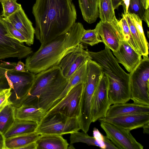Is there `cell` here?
Instances as JSON below:
<instances>
[{"instance_id": "obj_23", "label": "cell", "mask_w": 149, "mask_h": 149, "mask_svg": "<svg viewBox=\"0 0 149 149\" xmlns=\"http://www.w3.org/2000/svg\"><path fill=\"white\" fill-rule=\"evenodd\" d=\"M87 61L81 65L72 75L67 86L54 103L57 104L67 95L74 86L81 83H84L86 79Z\"/></svg>"}, {"instance_id": "obj_44", "label": "cell", "mask_w": 149, "mask_h": 149, "mask_svg": "<svg viewBox=\"0 0 149 149\" xmlns=\"http://www.w3.org/2000/svg\"><path fill=\"white\" fill-rule=\"evenodd\" d=\"M4 0H0V2H1L2 1H4Z\"/></svg>"}, {"instance_id": "obj_17", "label": "cell", "mask_w": 149, "mask_h": 149, "mask_svg": "<svg viewBox=\"0 0 149 149\" xmlns=\"http://www.w3.org/2000/svg\"><path fill=\"white\" fill-rule=\"evenodd\" d=\"M149 113V106L133 103H123L111 105L106 117H113L132 114Z\"/></svg>"}, {"instance_id": "obj_16", "label": "cell", "mask_w": 149, "mask_h": 149, "mask_svg": "<svg viewBox=\"0 0 149 149\" xmlns=\"http://www.w3.org/2000/svg\"><path fill=\"white\" fill-rule=\"evenodd\" d=\"M118 63L129 72H132L140 62L142 55L123 40L116 52H113Z\"/></svg>"}, {"instance_id": "obj_10", "label": "cell", "mask_w": 149, "mask_h": 149, "mask_svg": "<svg viewBox=\"0 0 149 149\" xmlns=\"http://www.w3.org/2000/svg\"><path fill=\"white\" fill-rule=\"evenodd\" d=\"M99 121L106 136L118 149H143V146L136 140L130 131L107 122Z\"/></svg>"}, {"instance_id": "obj_26", "label": "cell", "mask_w": 149, "mask_h": 149, "mask_svg": "<svg viewBox=\"0 0 149 149\" xmlns=\"http://www.w3.org/2000/svg\"><path fill=\"white\" fill-rule=\"evenodd\" d=\"M16 108L13 104H10L7 105L0 112V131L3 134L15 120Z\"/></svg>"}, {"instance_id": "obj_41", "label": "cell", "mask_w": 149, "mask_h": 149, "mask_svg": "<svg viewBox=\"0 0 149 149\" xmlns=\"http://www.w3.org/2000/svg\"><path fill=\"white\" fill-rule=\"evenodd\" d=\"M5 139L3 134L0 131V149H5Z\"/></svg>"}, {"instance_id": "obj_37", "label": "cell", "mask_w": 149, "mask_h": 149, "mask_svg": "<svg viewBox=\"0 0 149 149\" xmlns=\"http://www.w3.org/2000/svg\"><path fill=\"white\" fill-rule=\"evenodd\" d=\"M15 69L17 71L25 72L27 70L25 69V64L19 61L17 63Z\"/></svg>"}, {"instance_id": "obj_27", "label": "cell", "mask_w": 149, "mask_h": 149, "mask_svg": "<svg viewBox=\"0 0 149 149\" xmlns=\"http://www.w3.org/2000/svg\"><path fill=\"white\" fill-rule=\"evenodd\" d=\"M98 8L101 21L111 22L116 19L112 0H99Z\"/></svg>"}, {"instance_id": "obj_40", "label": "cell", "mask_w": 149, "mask_h": 149, "mask_svg": "<svg viewBox=\"0 0 149 149\" xmlns=\"http://www.w3.org/2000/svg\"><path fill=\"white\" fill-rule=\"evenodd\" d=\"M22 149H37L36 141L26 145L23 147Z\"/></svg>"}, {"instance_id": "obj_32", "label": "cell", "mask_w": 149, "mask_h": 149, "mask_svg": "<svg viewBox=\"0 0 149 149\" xmlns=\"http://www.w3.org/2000/svg\"><path fill=\"white\" fill-rule=\"evenodd\" d=\"M93 136L100 146V148L103 149H118L106 136L103 135L96 127L93 130Z\"/></svg>"}, {"instance_id": "obj_2", "label": "cell", "mask_w": 149, "mask_h": 149, "mask_svg": "<svg viewBox=\"0 0 149 149\" xmlns=\"http://www.w3.org/2000/svg\"><path fill=\"white\" fill-rule=\"evenodd\" d=\"M85 29L80 22H75L65 33L50 42L41 45L36 52L26 58L25 69L37 74L55 66L81 43Z\"/></svg>"}, {"instance_id": "obj_21", "label": "cell", "mask_w": 149, "mask_h": 149, "mask_svg": "<svg viewBox=\"0 0 149 149\" xmlns=\"http://www.w3.org/2000/svg\"><path fill=\"white\" fill-rule=\"evenodd\" d=\"M40 135L35 132L5 138V149H22L26 145L35 142Z\"/></svg>"}, {"instance_id": "obj_12", "label": "cell", "mask_w": 149, "mask_h": 149, "mask_svg": "<svg viewBox=\"0 0 149 149\" xmlns=\"http://www.w3.org/2000/svg\"><path fill=\"white\" fill-rule=\"evenodd\" d=\"M91 57L87 49L80 43L72 51L65 55L58 66L64 76L70 79L74 72Z\"/></svg>"}, {"instance_id": "obj_42", "label": "cell", "mask_w": 149, "mask_h": 149, "mask_svg": "<svg viewBox=\"0 0 149 149\" xmlns=\"http://www.w3.org/2000/svg\"><path fill=\"white\" fill-rule=\"evenodd\" d=\"M142 128H143V132L144 133L149 134V123L146 124Z\"/></svg>"}, {"instance_id": "obj_36", "label": "cell", "mask_w": 149, "mask_h": 149, "mask_svg": "<svg viewBox=\"0 0 149 149\" xmlns=\"http://www.w3.org/2000/svg\"><path fill=\"white\" fill-rule=\"evenodd\" d=\"M9 87L5 75V71L0 68V89Z\"/></svg>"}, {"instance_id": "obj_19", "label": "cell", "mask_w": 149, "mask_h": 149, "mask_svg": "<svg viewBox=\"0 0 149 149\" xmlns=\"http://www.w3.org/2000/svg\"><path fill=\"white\" fill-rule=\"evenodd\" d=\"M37 149H67L69 144L62 135H40L36 141Z\"/></svg>"}, {"instance_id": "obj_18", "label": "cell", "mask_w": 149, "mask_h": 149, "mask_svg": "<svg viewBox=\"0 0 149 149\" xmlns=\"http://www.w3.org/2000/svg\"><path fill=\"white\" fill-rule=\"evenodd\" d=\"M45 114V111L41 108L22 104L16 107L15 118L19 120L34 121L38 125Z\"/></svg>"}, {"instance_id": "obj_11", "label": "cell", "mask_w": 149, "mask_h": 149, "mask_svg": "<svg viewBox=\"0 0 149 149\" xmlns=\"http://www.w3.org/2000/svg\"><path fill=\"white\" fill-rule=\"evenodd\" d=\"M84 85V83H81L74 86L59 102L48 111L45 115L58 112L69 117L78 118Z\"/></svg>"}, {"instance_id": "obj_4", "label": "cell", "mask_w": 149, "mask_h": 149, "mask_svg": "<svg viewBox=\"0 0 149 149\" xmlns=\"http://www.w3.org/2000/svg\"><path fill=\"white\" fill-rule=\"evenodd\" d=\"M143 57L129 73L131 100L135 103L149 106V58L148 56Z\"/></svg>"}, {"instance_id": "obj_33", "label": "cell", "mask_w": 149, "mask_h": 149, "mask_svg": "<svg viewBox=\"0 0 149 149\" xmlns=\"http://www.w3.org/2000/svg\"><path fill=\"white\" fill-rule=\"evenodd\" d=\"M12 94L10 87L0 89V112L7 105L13 104L10 99Z\"/></svg>"}, {"instance_id": "obj_35", "label": "cell", "mask_w": 149, "mask_h": 149, "mask_svg": "<svg viewBox=\"0 0 149 149\" xmlns=\"http://www.w3.org/2000/svg\"><path fill=\"white\" fill-rule=\"evenodd\" d=\"M128 14L133 21L136 29L140 34L143 38L146 39L142 27V20L136 14L129 13Z\"/></svg>"}, {"instance_id": "obj_30", "label": "cell", "mask_w": 149, "mask_h": 149, "mask_svg": "<svg viewBox=\"0 0 149 149\" xmlns=\"http://www.w3.org/2000/svg\"><path fill=\"white\" fill-rule=\"evenodd\" d=\"M101 42H102V41L96 26L94 29H84L81 38V43L93 46Z\"/></svg>"}, {"instance_id": "obj_43", "label": "cell", "mask_w": 149, "mask_h": 149, "mask_svg": "<svg viewBox=\"0 0 149 149\" xmlns=\"http://www.w3.org/2000/svg\"><path fill=\"white\" fill-rule=\"evenodd\" d=\"M73 148H74L73 146L72 145V144H69L67 149H73Z\"/></svg>"}, {"instance_id": "obj_38", "label": "cell", "mask_w": 149, "mask_h": 149, "mask_svg": "<svg viewBox=\"0 0 149 149\" xmlns=\"http://www.w3.org/2000/svg\"><path fill=\"white\" fill-rule=\"evenodd\" d=\"M123 5L124 9V14H125L127 13V10L129 5L130 0H122Z\"/></svg>"}, {"instance_id": "obj_25", "label": "cell", "mask_w": 149, "mask_h": 149, "mask_svg": "<svg viewBox=\"0 0 149 149\" xmlns=\"http://www.w3.org/2000/svg\"><path fill=\"white\" fill-rule=\"evenodd\" d=\"M125 15L133 38L142 56L148 54V44L146 39L143 38L139 33L128 13Z\"/></svg>"}, {"instance_id": "obj_1", "label": "cell", "mask_w": 149, "mask_h": 149, "mask_svg": "<svg viewBox=\"0 0 149 149\" xmlns=\"http://www.w3.org/2000/svg\"><path fill=\"white\" fill-rule=\"evenodd\" d=\"M36 39L46 44L67 32L76 22L72 0H36L32 8Z\"/></svg>"}, {"instance_id": "obj_20", "label": "cell", "mask_w": 149, "mask_h": 149, "mask_svg": "<svg viewBox=\"0 0 149 149\" xmlns=\"http://www.w3.org/2000/svg\"><path fill=\"white\" fill-rule=\"evenodd\" d=\"M38 125L34 121L15 118L13 125L3 135L6 138L32 133L35 132Z\"/></svg>"}, {"instance_id": "obj_6", "label": "cell", "mask_w": 149, "mask_h": 149, "mask_svg": "<svg viewBox=\"0 0 149 149\" xmlns=\"http://www.w3.org/2000/svg\"><path fill=\"white\" fill-rule=\"evenodd\" d=\"M81 130L77 118L68 117L60 112L46 114L35 131L38 134L62 135Z\"/></svg>"}, {"instance_id": "obj_29", "label": "cell", "mask_w": 149, "mask_h": 149, "mask_svg": "<svg viewBox=\"0 0 149 149\" xmlns=\"http://www.w3.org/2000/svg\"><path fill=\"white\" fill-rule=\"evenodd\" d=\"M122 18L119 21V24L123 36V40L136 51L140 53L139 50L131 33L125 15L122 13Z\"/></svg>"}, {"instance_id": "obj_13", "label": "cell", "mask_w": 149, "mask_h": 149, "mask_svg": "<svg viewBox=\"0 0 149 149\" xmlns=\"http://www.w3.org/2000/svg\"><path fill=\"white\" fill-rule=\"evenodd\" d=\"M96 26L102 42L105 46L112 52L117 51L124 40L119 20L116 18L111 22L100 21Z\"/></svg>"}, {"instance_id": "obj_24", "label": "cell", "mask_w": 149, "mask_h": 149, "mask_svg": "<svg viewBox=\"0 0 149 149\" xmlns=\"http://www.w3.org/2000/svg\"><path fill=\"white\" fill-rule=\"evenodd\" d=\"M127 13L136 14L149 27V0H130Z\"/></svg>"}, {"instance_id": "obj_9", "label": "cell", "mask_w": 149, "mask_h": 149, "mask_svg": "<svg viewBox=\"0 0 149 149\" xmlns=\"http://www.w3.org/2000/svg\"><path fill=\"white\" fill-rule=\"evenodd\" d=\"M108 88V77L103 72L92 98L91 106L92 123L106 117L107 111L111 105L109 96Z\"/></svg>"}, {"instance_id": "obj_15", "label": "cell", "mask_w": 149, "mask_h": 149, "mask_svg": "<svg viewBox=\"0 0 149 149\" xmlns=\"http://www.w3.org/2000/svg\"><path fill=\"white\" fill-rule=\"evenodd\" d=\"M4 19L25 37L27 45L31 46L33 44L35 28L22 7L8 18Z\"/></svg>"}, {"instance_id": "obj_8", "label": "cell", "mask_w": 149, "mask_h": 149, "mask_svg": "<svg viewBox=\"0 0 149 149\" xmlns=\"http://www.w3.org/2000/svg\"><path fill=\"white\" fill-rule=\"evenodd\" d=\"M31 47L13 38L0 14V61L9 58L21 59L32 53Z\"/></svg>"}, {"instance_id": "obj_14", "label": "cell", "mask_w": 149, "mask_h": 149, "mask_svg": "<svg viewBox=\"0 0 149 149\" xmlns=\"http://www.w3.org/2000/svg\"><path fill=\"white\" fill-rule=\"evenodd\" d=\"M99 121L107 122L131 131L143 127L149 123V113L132 114L113 117H104Z\"/></svg>"}, {"instance_id": "obj_31", "label": "cell", "mask_w": 149, "mask_h": 149, "mask_svg": "<svg viewBox=\"0 0 149 149\" xmlns=\"http://www.w3.org/2000/svg\"><path fill=\"white\" fill-rule=\"evenodd\" d=\"M17 0H4L1 2L3 10L2 17L6 19L13 14L21 8V4L17 3Z\"/></svg>"}, {"instance_id": "obj_3", "label": "cell", "mask_w": 149, "mask_h": 149, "mask_svg": "<svg viewBox=\"0 0 149 149\" xmlns=\"http://www.w3.org/2000/svg\"><path fill=\"white\" fill-rule=\"evenodd\" d=\"M69 80L64 76L58 65L36 74L28 94L22 104L41 108L46 112L64 90Z\"/></svg>"}, {"instance_id": "obj_22", "label": "cell", "mask_w": 149, "mask_h": 149, "mask_svg": "<svg viewBox=\"0 0 149 149\" xmlns=\"http://www.w3.org/2000/svg\"><path fill=\"white\" fill-rule=\"evenodd\" d=\"M99 0H78L83 19L88 23L95 22L99 16Z\"/></svg>"}, {"instance_id": "obj_5", "label": "cell", "mask_w": 149, "mask_h": 149, "mask_svg": "<svg viewBox=\"0 0 149 149\" xmlns=\"http://www.w3.org/2000/svg\"><path fill=\"white\" fill-rule=\"evenodd\" d=\"M16 63L12 62L5 73L8 86L11 90L10 99L16 107L22 104L28 95L35 75L28 71L22 72L15 70Z\"/></svg>"}, {"instance_id": "obj_34", "label": "cell", "mask_w": 149, "mask_h": 149, "mask_svg": "<svg viewBox=\"0 0 149 149\" xmlns=\"http://www.w3.org/2000/svg\"><path fill=\"white\" fill-rule=\"evenodd\" d=\"M8 30L13 38L21 42H26L25 37L19 32L14 28L12 24L4 18Z\"/></svg>"}, {"instance_id": "obj_39", "label": "cell", "mask_w": 149, "mask_h": 149, "mask_svg": "<svg viewBox=\"0 0 149 149\" xmlns=\"http://www.w3.org/2000/svg\"><path fill=\"white\" fill-rule=\"evenodd\" d=\"M112 1L114 10L118 9V7L122 5V0H112Z\"/></svg>"}, {"instance_id": "obj_28", "label": "cell", "mask_w": 149, "mask_h": 149, "mask_svg": "<svg viewBox=\"0 0 149 149\" xmlns=\"http://www.w3.org/2000/svg\"><path fill=\"white\" fill-rule=\"evenodd\" d=\"M70 144H73L77 143H86L88 145L93 146L100 148V146L95 139L88 135L87 133L79 131L70 134Z\"/></svg>"}, {"instance_id": "obj_7", "label": "cell", "mask_w": 149, "mask_h": 149, "mask_svg": "<svg viewBox=\"0 0 149 149\" xmlns=\"http://www.w3.org/2000/svg\"><path fill=\"white\" fill-rule=\"evenodd\" d=\"M101 79L97 72L89 71L86 75L84 87L81 95L80 113L78 118L83 132L87 133L92 122L91 106L94 92Z\"/></svg>"}]
</instances>
